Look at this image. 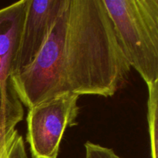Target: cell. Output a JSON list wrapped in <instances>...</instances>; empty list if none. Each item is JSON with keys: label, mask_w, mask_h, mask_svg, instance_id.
<instances>
[{"label": "cell", "mask_w": 158, "mask_h": 158, "mask_svg": "<svg viewBox=\"0 0 158 158\" xmlns=\"http://www.w3.org/2000/svg\"><path fill=\"white\" fill-rule=\"evenodd\" d=\"M15 130L11 131H0V158H6L8 145Z\"/></svg>", "instance_id": "obj_10"}, {"label": "cell", "mask_w": 158, "mask_h": 158, "mask_svg": "<svg viewBox=\"0 0 158 158\" xmlns=\"http://www.w3.org/2000/svg\"><path fill=\"white\" fill-rule=\"evenodd\" d=\"M24 116L23 104L16 95H11L0 84V131H11Z\"/></svg>", "instance_id": "obj_6"}, {"label": "cell", "mask_w": 158, "mask_h": 158, "mask_svg": "<svg viewBox=\"0 0 158 158\" xmlns=\"http://www.w3.org/2000/svg\"><path fill=\"white\" fill-rule=\"evenodd\" d=\"M129 66L158 81V0H103Z\"/></svg>", "instance_id": "obj_2"}, {"label": "cell", "mask_w": 158, "mask_h": 158, "mask_svg": "<svg viewBox=\"0 0 158 158\" xmlns=\"http://www.w3.org/2000/svg\"><path fill=\"white\" fill-rule=\"evenodd\" d=\"M85 158H123L111 148L87 141L84 143Z\"/></svg>", "instance_id": "obj_9"}, {"label": "cell", "mask_w": 158, "mask_h": 158, "mask_svg": "<svg viewBox=\"0 0 158 158\" xmlns=\"http://www.w3.org/2000/svg\"><path fill=\"white\" fill-rule=\"evenodd\" d=\"M27 3L28 0H20L0 9V84L11 95H16L12 77Z\"/></svg>", "instance_id": "obj_5"}, {"label": "cell", "mask_w": 158, "mask_h": 158, "mask_svg": "<svg viewBox=\"0 0 158 158\" xmlns=\"http://www.w3.org/2000/svg\"><path fill=\"white\" fill-rule=\"evenodd\" d=\"M148 86V121L151 158H157L158 146V81Z\"/></svg>", "instance_id": "obj_7"}, {"label": "cell", "mask_w": 158, "mask_h": 158, "mask_svg": "<svg viewBox=\"0 0 158 158\" xmlns=\"http://www.w3.org/2000/svg\"><path fill=\"white\" fill-rule=\"evenodd\" d=\"M6 158H29L23 137L15 130L8 145Z\"/></svg>", "instance_id": "obj_8"}, {"label": "cell", "mask_w": 158, "mask_h": 158, "mask_svg": "<svg viewBox=\"0 0 158 158\" xmlns=\"http://www.w3.org/2000/svg\"><path fill=\"white\" fill-rule=\"evenodd\" d=\"M130 73L103 0H65L44 46L12 85L29 108L64 94L112 97Z\"/></svg>", "instance_id": "obj_1"}, {"label": "cell", "mask_w": 158, "mask_h": 158, "mask_svg": "<svg viewBox=\"0 0 158 158\" xmlns=\"http://www.w3.org/2000/svg\"><path fill=\"white\" fill-rule=\"evenodd\" d=\"M64 4L65 0H28L13 76L34 61L44 46Z\"/></svg>", "instance_id": "obj_4"}, {"label": "cell", "mask_w": 158, "mask_h": 158, "mask_svg": "<svg viewBox=\"0 0 158 158\" xmlns=\"http://www.w3.org/2000/svg\"><path fill=\"white\" fill-rule=\"evenodd\" d=\"M80 96L64 94L28 108L26 142L32 158H57L65 131L78 124Z\"/></svg>", "instance_id": "obj_3"}]
</instances>
